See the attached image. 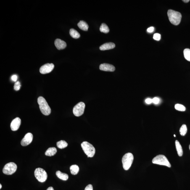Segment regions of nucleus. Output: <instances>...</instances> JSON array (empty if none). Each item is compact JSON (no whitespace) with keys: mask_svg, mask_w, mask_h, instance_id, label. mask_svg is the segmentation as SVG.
<instances>
[{"mask_svg":"<svg viewBox=\"0 0 190 190\" xmlns=\"http://www.w3.org/2000/svg\"><path fill=\"white\" fill-rule=\"evenodd\" d=\"M167 14L171 23L175 25L180 24L182 18V15L180 12L172 10H169Z\"/></svg>","mask_w":190,"mask_h":190,"instance_id":"nucleus-1","label":"nucleus"},{"mask_svg":"<svg viewBox=\"0 0 190 190\" xmlns=\"http://www.w3.org/2000/svg\"><path fill=\"white\" fill-rule=\"evenodd\" d=\"M40 111L43 115L48 116L51 114V109L46 99L42 96H40L38 99Z\"/></svg>","mask_w":190,"mask_h":190,"instance_id":"nucleus-2","label":"nucleus"},{"mask_svg":"<svg viewBox=\"0 0 190 190\" xmlns=\"http://www.w3.org/2000/svg\"><path fill=\"white\" fill-rule=\"evenodd\" d=\"M81 146L85 153L87 156L88 157H94L96 150L92 144L87 141H83L81 143Z\"/></svg>","mask_w":190,"mask_h":190,"instance_id":"nucleus-3","label":"nucleus"},{"mask_svg":"<svg viewBox=\"0 0 190 190\" xmlns=\"http://www.w3.org/2000/svg\"><path fill=\"white\" fill-rule=\"evenodd\" d=\"M134 159L133 154L131 153H128L122 158V162L124 169L127 170L131 167Z\"/></svg>","mask_w":190,"mask_h":190,"instance_id":"nucleus-4","label":"nucleus"},{"mask_svg":"<svg viewBox=\"0 0 190 190\" xmlns=\"http://www.w3.org/2000/svg\"><path fill=\"white\" fill-rule=\"evenodd\" d=\"M152 162L154 164L166 166L169 168L171 167V165L167 157L162 154H159L154 157L152 159Z\"/></svg>","mask_w":190,"mask_h":190,"instance_id":"nucleus-5","label":"nucleus"},{"mask_svg":"<svg viewBox=\"0 0 190 190\" xmlns=\"http://www.w3.org/2000/svg\"><path fill=\"white\" fill-rule=\"evenodd\" d=\"M35 178L38 181L43 182L47 178V174L46 171L41 168H36L34 172Z\"/></svg>","mask_w":190,"mask_h":190,"instance_id":"nucleus-6","label":"nucleus"},{"mask_svg":"<svg viewBox=\"0 0 190 190\" xmlns=\"http://www.w3.org/2000/svg\"><path fill=\"white\" fill-rule=\"evenodd\" d=\"M17 165L14 162H10L6 164L3 169V172L5 174L11 175L16 172Z\"/></svg>","mask_w":190,"mask_h":190,"instance_id":"nucleus-7","label":"nucleus"},{"mask_svg":"<svg viewBox=\"0 0 190 190\" xmlns=\"http://www.w3.org/2000/svg\"><path fill=\"white\" fill-rule=\"evenodd\" d=\"M85 105L83 102H80L77 104L73 109L74 115L76 116L79 117L84 113Z\"/></svg>","mask_w":190,"mask_h":190,"instance_id":"nucleus-8","label":"nucleus"},{"mask_svg":"<svg viewBox=\"0 0 190 190\" xmlns=\"http://www.w3.org/2000/svg\"><path fill=\"white\" fill-rule=\"evenodd\" d=\"M54 65L53 64H46L41 66L40 69V73L46 74L50 73L54 68Z\"/></svg>","mask_w":190,"mask_h":190,"instance_id":"nucleus-9","label":"nucleus"},{"mask_svg":"<svg viewBox=\"0 0 190 190\" xmlns=\"http://www.w3.org/2000/svg\"><path fill=\"white\" fill-rule=\"evenodd\" d=\"M33 135L31 133H27L21 141V144L23 146L29 145L33 141Z\"/></svg>","mask_w":190,"mask_h":190,"instance_id":"nucleus-10","label":"nucleus"},{"mask_svg":"<svg viewBox=\"0 0 190 190\" xmlns=\"http://www.w3.org/2000/svg\"><path fill=\"white\" fill-rule=\"evenodd\" d=\"M21 121L20 118L17 117L12 121L10 125L11 130L13 131H17L18 129L21 124Z\"/></svg>","mask_w":190,"mask_h":190,"instance_id":"nucleus-11","label":"nucleus"},{"mask_svg":"<svg viewBox=\"0 0 190 190\" xmlns=\"http://www.w3.org/2000/svg\"><path fill=\"white\" fill-rule=\"evenodd\" d=\"M99 69L101 70L107 72H114L115 70V67L112 64H100Z\"/></svg>","mask_w":190,"mask_h":190,"instance_id":"nucleus-12","label":"nucleus"},{"mask_svg":"<svg viewBox=\"0 0 190 190\" xmlns=\"http://www.w3.org/2000/svg\"><path fill=\"white\" fill-rule=\"evenodd\" d=\"M55 45L56 48L58 50L63 49L67 46L66 43L63 40L59 39H57L55 40Z\"/></svg>","mask_w":190,"mask_h":190,"instance_id":"nucleus-13","label":"nucleus"},{"mask_svg":"<svg viewBox=\"0 0 190 190\" xmlns=\"http://www.w3.org/2000/svg\"><path fill=\"white\" fill-rule=\"evenodd\" d=\"M115 44L112 42L104 43L100 46L99 49L101 51H105L107 50L113 49L115 47Z\"/></svg>","mask_w":190,"mask_h":190,"instance_id":"nucleus-14","label":"nucleus"},{"mask_svg":"<svg viewBox=\"0 0 190 190\" xmlns=\"http://www.w3.org/2000/svg\"><path fill=\"white\" fill-rule=\"evenodd\" d=\"M78 26L79 28L85 31H87L88 28H89L87 23L83 21H80L78 24Z\"/></svg>","mask_w":190,"mask_h":190,"instance_id":"nucleus-15","label":"nucleus"},{"mask_svg":"<svg viewBox=\"0 0 190 190\" xmlns=\"http://www.w3.org/2000/svg\"><path fill=\"white\" fill-rule=\"evenodd\" d=\"M56 176L61 180H64V181H66L68 178V175L67 174L62 173L59 171H57L56 172Z\"/></svg>","mask_w":190,"mask_h":190,"instance_id":"nucleus-16","label":"nucleus"},{"mask_svg":"<svg viewBox=\"0 0 190 190\" xmlns=\"http://www.w3.org/2000/svg\"><path fill=\"white\" fill-rule=\"evenodd\" d=\"M175 143L178 155L179 157H181L182 156L183 154L182 148L181 145L180 144V142L178 140L175 141Z\"/></svg>","mask_w":190,"mask_h":190,"instance_id":"nucleus-17","label":"nucleus"},{"mask_svg":"<svg viewBox=\"0 0 190 190\" xmlns=\"http://www.w3.org/2000/svg\"><path fill=\"white\" fill-rule=\"evenodd\" d=\"M57 152V149L55 147H51L48 148L45 152V154L49 157H51L55 155Z\"/></svg>","mask_w":190,"mask_h":190,"instance_id":"nucleus-18","label":"nucleus"},{"mask_svg":"<svg viewBox=\"0 0 190 190\" xmlns=\"http://www.w3.org/2000/svg\"><path fill=\"white\" fill-rule=\"evenodd\" d=\"M70 35L73 38L75 39L79 38L80 37V35L76 30L74 29H71L70 31Z\"/></svg>","mask_w":190,"mask_h":190,"instance_id":"nucleus-19","label":"nucleus"},{"mask_svg":"<svg viewBox=\"0 0 190 190\" xmlns=\"http://www.w3.org/2000/svg\"><path fill=\"white\" fill-rule=\"evenodd\" d=\"M70 169V173L72 175H77L79 173V168L77 165H73L71 166Z\"/></svg>","mask_w":190,"mask_h":190,"instance_id":"nucleus-20","label":"nucleus"},{"mask_svg":"<svg viewBox=\"0 0 190 190\" xmlns=\"http://www.w3.org/2000/svg\"><path fill=\"white\" fill-rule=\"evenodd\" d=\"M68 143L65 141L62 140L57 143V146L59 149H62L67 147L68 146Z\"/></svg>","mask_w":190,"mask_h":190,"instance_id":"nucleus-21","label":"nucleus"},{"mask_svg":"<svg viewBox=\"0 0 190 190\" xmlns=\"http://www.w3.org/2000/svg\"><path fill=\"white\" fill-rule=\"evenodd\" d=\"M100 30L101 32L104 33H109V29L108 26L105 23L101 24Z\"/></svg>","mask_w":190,"mask_h":190,"instance_id":"nucleus-22","label":"nucleus"},{"mask_svg":"<svg viewBox=\"0 0 190 190\" xmlns=\"http://www.w3.org/2000/svg\"><path fill=\"white\" fill-rule=\"evenodd\" d=\"M187 128L186 125L185 124H183L180 130V133L181 136H184L187 133Z\"/></svg>","mask_w":190,"mask_h":190,"instance_id":"nucleus-23","label":"nucleus"},{"mask_svg":"<svg viewBox=\"0 0 190 190\" xmlns=\"http://www.w3.org/2000/svg\"><path fill=\"white\" fill-rule=\"evenodd\" d=\"M183 54L185 59L190 62V49H185L183 51Z\"/></svg>","mask_w":190,"mask_h":190,"instance_id":"nucleus-24","label":"nucleus"},{"mask_svg":"<svg viewBox=\"0 0 190 190\" xmlns=\"http://www.w3.org/2000/svg\"><path fill=\"white\" fill-rule=\"evenodd\" d=\"M175 109L177 110L180 111H185L186 110V108L184 106L180 104H176L175 106Z\"/></svg>","mask_w":190,"mask_h":190,"instance_id":"nucleus-25","label":"nucleus"},{"mask_svg":"<svg viewBox=\"0 0 190 190\" xmlns=\"http://www.w3.org/2000/svg\"><path fill=\"white\" fill-rule=\"evenodd\" d=\"M21 87V85L20 82L17 81L16 82L14 86V90L18 91L20 90Z\"/></svg>","mask_w":190,"mask_h":190,"instance_id":"nucleus-26","label":"nucleus"},{"mask_svg":"<svg viewBox=\"0 0 190 190\" xmlns=\"http://www.w3.org/2000/svg\"><path fill=\"white\" fill-rule=\"evenodd\" d=\"M161 36L160 34L156 33L154 34L153 36V38L156 41H159L161 40Z\"/></svg>","mask_w":190,"mask_h":190,"instance_id":"nucleus-27","label":"nucleus"},{"mask_svg":"<svg viewBox=\"0 0 190 190\" xmlns=\"http://www.w3.org/2000/svg\"><path fill=\"white\" fill-rule=\"evenodd\" d=\"M152 103L155 104H159L160 102V99L157 97H154L152 99Z\"/></svg>","mask_w":190,"mask_h":190,"instance_id":"nucleus-28","label":"nucleus"},{"mask_svg":"<svg viewBox=\"0 0 190 190\" xmlns=\"http://www.w3.org/2000/svg\"><path fill=\"white\" fill-rule=\"evenodd\" d=\"M85 190H93V187L92 185H88L85 188Z\"/></svg>","mask_w":190,"mask_h":190,"instance_id":"nucleus-29","label":"nucleus"},{"mask_svg":"<svg viewBox=\"0 0 190 190\" xmlns=\"http://www.w3.org/2000/svg\"><path fill=\"white\" fill-rule=\"evenodd\" d=\"M17 78H18V77L17 76V75H12V77H11V79L12 80V81H14V82H17Z\"/></svg>","mask_w":190,"mask_h":190,"instance_id":"nucleus-30","label":"nucleus"},{"mask_svg":"<svg viewBox=\"0 0 190 190\" xmlns=\"http://www.w3.org/2000/svg\"><path fill=\"white\" fill-rule=\"evenodd\" d=\"M145 101L146 103L148 104H151L152 103V99L150 98H147L146 100Z\"/></svg>","mask_w":190,"mask_h":190,"instance_id":"nucleus-31","label":"nucleus"},{"mask_svg":"<svg viewBox=\"0 0 190 190\" xmlns=\"http://www.w3.org/2000/svg\"><path fill=\"white\" fill-rule=\"evenodd\" d=\"M154 30V27H151L147 29V31L148 33H151L153 32Z\"/></svg>","mask_w":190,"mask_h":190,"instance_id":"nucleus-32","label":"nucleus"},{"mask_svg":"<svg viewBox=\"0 0 190 190\" xmlns=\"http://www.w3.org/2000/svg\"><path fill=\"white\" fill-rule=\"evenodd\" d=\"M46 190H54V189L53 187H50L48 188Z\"/></svg>","mask_w":190,"mask_h":190,"instance_id":"nucleus-33","label":"nucleus"},{"mask_svg":"<svg viewBox=\"0 0 190 190\" xmlns=\"http://www.w3.org/2000/svg\"><path fill=\"white\" fill-rule=\"evenodd\" d=\"M183 1L185 3H187L189 2L190 1L189 0H183Z\"/></svg>","mask_w":190,"mask_h":190,"instance_id":"nucleus-34","label":"nucleus"},{"mask_svg":"<svg viewBox=\"0 0 190 190\" xmlns=\"http://www.w3.org/2000/svg\"><path fill=\"white\" fill-rule=\"evenodd\" d=\"M1 187H2V186H1V184L0 185V189H1Z\"/></svg>","mask_w":190,"mask_h":190,"instance_id":"nucleus-35","label":"nucleus"},{"mask_svg":"<svg viewBox=\"0 0 190 190\" xmlns=\"http://www.w3.org/2000/svg\"><path fill=\"white\" fill-rule=\"evenodd\" d=\"M189 148L190 150V144L189 145Z\"/></svg>","mask_w":190,"mask_h":190,"instance_id":"nucleus-36","label":"nucleus"},{"mask_svg":"<svg viewBox=\"0 0 190 190\" xmlns=\"http://www.w3.org/2000/svg\"><path fill=\"white\" fill-rule=\"evenodd\" d=\"M174 136L175 137H176V136H175V135H174Z\"/></svg>","mask_w":190,"mask_h":190,"instance_id":"nucleus-37","label":"nucleus"}]
</instances>
